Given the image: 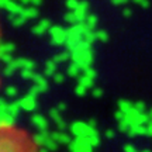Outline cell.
Wrapping results in <instances>:
<instances>
[{"label":"cell","mask_w":152,"mask_h":152,"mask_svg":"<svg viewBox=\"0 0 152 152\" xmlns=\"http://www.w3.org/2000/svg\"><path fill=\"white\" fill-rule=\"evenodd\" d=\"M0 152H38V147L21 131L1 130Z\"/></svg>","instance_id":"1"},{"label":"cell","mask_w":152,"mask_h":152,"mask_svg":"<svg viewBox=\"0 0 152 152\" xmlns=\"http://www.w3.org/2000/svg\"><path fill=\"white\" fill-rule=\"evenodd\" d=\"M71 59L80 66L82 69H85L87 66H92L93 62V51L92 49H77L71 52Z\"/></svg>","instance_id":"2"},{"label":"cell","mask_w":152,"mask_h":152,"mask_svg":"<svg viewBox=\"0 0 152 152\" xmlns=\"http://www.w3.org/2000/svg\"><path fill=\"white\" fill-rule=\"evenodd\" d=\"M71 132L75 138H87V137L92 135H97L99 132L96 128H93L87 123L83 121H76L71 125Z\"/></svg>","instance_id":"3"},{"label":"cell","mask_w":152,"mask_h":152,"mask_svg":"<svg viewBox=\"0 0 152 152\" xmlns=\"http://www.w3.org/2000/svg\"><path fill=\"white\" fill-rule=\"evenodd\" d=\"M124 121L130 127H135V125H147L149 123V115L147 113H138L135 109H132L128 114H125Z\"/></svg>","instance_id":"4"},{"label":"cell","mask_w":152,"mask_h":152,"mask_svg":"<svg viewBox=\"0 0 152 152\" xmlns=\"http://www.w3.org/2000/svg\"><path fill=\"white\" fill-rule=\"evenodd\" d=\"M48 34H49V37H51V42L54 44V45H56V47L66 45V41H68V30L59 27V26H52Z\"/></svg>","instance_id":"5"},{"label":"cell","mask_w":152,"mask_h":152,"mask_svg":"<svg viewBox=\"0 0 152 152\" xmlns=\"http://www.w3.org/2000/svg\"><path fill=\"white\" fill-rule=\"evenodd\" d=\"M94 148L90 145L87 138H75L69 144V151L71 152H93Z\"/></svg>","instance_id":"6"},{"label":"cell","mask_w":152,"mask_h":152,"mask_svg":"<svg viewBox=\"0 0 152 152\" xmlns=\"http://www.w3.org/2000/svg\"><path fill=\"white\" fill-rule=\"evenodd\" d=\"M0 4L6 11L10 13V16H20L24 11V7L16 0H0Z\"/></svg>","instance_id":"7"},{"label":"cell","mask_w":152,"mask_h":152,"mask_svg":"<svg viewBox=\"0 0 152 152\" xmlns=\"http://www.w3.org/2000/svg\"><path fill=\"white\" fill-rule=\"evenodd\" d=\"M9 65H10L14 71H17V69H20V71L31 69V71H34V69H35V62L27 59V58H14V61H13L11 64H9Z\"/></svg>","instance_id":"8"},{"label":"cell","mask_w":152,"mask_h":152,"mask_svg":"<svg viewBox=\"0 0 152 152\" xmlns=\"http://www.w3.org/2000/svg\"><path fill=\"white\" fill-rule=\"evenodd\" d=\"M17 103L20 104V107L24 111H34V110L37 109V97H34L31 94H27V96H24L23 99L17 100Z\"/></svg>","instance_id":"9"},{"label":"cell","mask_w":152,"mask_h":152,"mask_svg":"<svg viewBox=\"0 0 152 152\" xmlns=\"http://www.w3.org/2000/svg\"><path fill=\"white\" fill-rule=\"evenodd\" d=\"M87 11H89V3L85 1V0H82L80 4H79V7L73 11V13H75V16H76V20H77V24H79V23L86 21L87 16H89V13H87Z\"/></svg>","instance_id":"10"},{"label":"cell","mask_w":152,"mask_h":152,"mask_svg":"<svg viewBox=\"0 0 152 152\" xmlns=\"http://www.w3.org/2000/svg\"><path fill=\"white\" fill-rule=\"evenodd\" d=\"M31 123H33L34 127H37L39 131H47L48 130V120L44 117L42 114H33L31 115Z\"/></svg>","instance_id":"11"},{"label":"cell","mask_w":152,"mask_h":152,"mask_svg":"<svg viewBox=\"0 0 152 152\" xmlns=\"http://www.w3.org/2000/svg\"><path fill=\"white\" fill-rule=\"evenodd\" d=\"M51 138L56 141L59 145H68L69 147V144L72 142V138L71 135H68L66 132L64 131H55V132H51Z\"/></svg>","instance_id":"12"},{"label":"cell","mask_w":152,"mask_h":152,"mask_svg":"<svg viewBox=\"0 0 152 152\" xmlns=\"http://www.w3.org/2000/svg\"><path fill=\"white\" fill-rule=\"evenodd\" d=\"M49 138H51V132H47V131H39V132H37V134L33 137V141H34V144H35L38 148H42V147L47 145V142H48Z\"/></svg>","instance_id":"13"},{"label":"cell","mask_w":152,"mask_h":152,"mask_svg":"<svg viewBox=\"0 0 152 152\" xmlns=\"http://www.w3.org/2000/svg\"><path fill=\"white\" fill-rule=\"evenodd\" d=\"M51 30V24H49V20H41L39 23H37L35 26L33 27V33L38 37L44 35L45 33H49Z\"/></svg>","instance_id":"14"},{"label":"cell","mask_w":152,"mask_h":152,"mask_svg":"<svg viewBox=\"0 0 152 152\" xmlns=\"http://www.w3.org/2000/svg\"><path fill=\"white\" fill-rule=\"evenodd\" d=\"M49 115H51V118L56 123V127L59 128V131H64L66 127H68V124H66L65 121L62 120V117H61V111L58 109H52L49 111Z\"/></svg>","instance_id":"15"},{"label":"cell","mask_w":152,"mask_h":152,"mask_svg":"<svg viewBox=\"0 0 152 152\" xmlns=\"http://www.w3.org/2000/svg\"><path fill=\"white\" fill-rule=\"evenodd\" d=\"M128 137L134 138L138 135H148V127L147 125H135V127H131L130 131L127 132Z\"/></svg>","instance_id":"16"},{"label":"cell","mask_w":152,"mask_h":152,"mask_svg":"<svg viewBox=\"0 0 152 152\" xmlns=\"http://www.w3.org/2000/svg\"><path fill=\"white\" fill-rule=\"evenodd\" d=\"M56 62H55L54 59L48 61L47 64H45V68H44V73H45V76H51V77H54L58 72H56Z\"/></svg>","instance_id":"17"},{"label":"cell","mask_w":152,"mask_h":152,"mask_svg":"<svg viewBox=\"0 0 152 152\" xmlns=\"http://www.w3.org/2000/svg\"><path fill=\"white\" fill-rule=\"evenodd\" d=\"M66 71H68V75L71 76V77H76V79H79V77H80V72H83V69H82L77 64L72 62L71 65L68 66V69H66Z\"/></svg>","instance_id":"18"},{"label":"cell","mask_w":152,"mask_h":152,"mask_svg":"<svg viewBox=\"0 0 152 152\" xmlns=\"http://www.w3.org/2000/svg\"><path fill=\"white\" fill-rule=\"evenodd\" d=\"M33 82H34V85H37V86H39L41 89H42L44 92L48 89V80L45 79V76H42V75H38V73H35V76H34V79H33Z\"/></svg>","instance_id":"19"},{"label":"cell","mask_w":152,"mask_h":152,"mask_svg":"<svg viewBox=\"0 0 152 152\" xmlns=\"http://www.w3.org/2000/svg\"><path fill=\"white\" fill-rule=\"evenodd\" d=\"M21 16L24 17V18H27V20H33V18H37V17H38V10H37V7L31 6V7H27V9H24V11H23Z\"/></svg>","instance_id":"20"},{"label":"cell","mask_w":152,"mask_h":152,"mask_svg":"<svg viewBox=\"0 0 152 152\" xmlns=\"http://www.w3.org/2000/svg\"><path fill=\"white\" fill-rule=\"evenodd\" d=\"M77 82H79V85L85 86L86 89H93V87H94V79H92V77H89V76H86V75H82L80 77L77 79Z\"/></svg>","instance_id":"21"},{"label":"cell","mask_w":152,"mask_h":152,"mask_svg":"<svg viewBox=\"0 0 152 152\" xmlns=\"http://www.w3.org/2000/svg\"><path fill=\"white\" fill-rule=\"evenodd\" d=\"M99 23V18L96 14H89L86 18V21H85V24L87 26V28L89 30H92V31H94V28H96V26H97Z\"/></svg>","instance_id":"22"},{"label":"cell","mask_w":152,"mask_h":152,"mask_svg":"<svg viewBox=\"0 0 152 152\" xmlns=\"http://www.w3.org/2000/svg\"><path fill=\"white\" fill-rule=\"evenodd\" d=\"M132 109H134V104L128 102V100H120L118 102V110H121L123 113L128 114Z\"/></svg>","instance_id":"23"},{"label":"cell","mask_w":152,"mask_h":152,"mask_svg":"<svg viewBox=\"0 0 152 152\" xmlns=\"http://www.w3.org/2000/svg\"><path fill=\"white\" fill-rule=\"evenodd\" d=\"M10 21L14 27H21V26H24L28 20L27 18H24V17L20 14V16H10Z\"/></svg>","instance_id":"24"},{"label":"cell","mask_w":152,"mask_h":152,"mask_svg":"<svg viewBox=\"0 0 152 152\" xmlns=\"http://www.w3.org/2000/svg\"><path fill=\"white\" fill-rule=\"evenodd\" d=\"M16 49L13 42H3L0 45V54H13V51Z\"/></svg>","instance_id":"25"},{"label":"cell","mask_w":152,"mask_h":152,"mask_svg":"<svg viewBox=\"0 0 152 152\" xmlns=\"http://www.w3.org/2000/svg\"><path fill=\"white\" fill-rule=\"evenodd\" d=\"M71 58V54L68 52V51H65V52H61V54L55 55L54 56V61L56 62V64H62V62H66V61Z\"/></svg>","instance_id":"26"},{"label":"cell","mask_w":152,"mask_h":152,"mask_svg":"<svg viewBox=\"0 0 152 152\" xmlns=\"http://www.w3.org/2000/svg\"><path fill=\"white\" fill-rule=\"evenodd\" d=\"M64 20H65V23H69L71 26H75V24H77V20H76V16L73 11H68L65 16H64Z\"/></svg>","instance_id":"27"},{"label":"cell","mask_w":152,"mask_h":152,"mask_svg":"<svg viewBox=\"0 0 152 152\" xmlns=\"http://www.w3.org/2000/svg\"><path fill=\"white\" fill-rule=\"evenodd\" d=\"M96 38L99 41H102V42H107L109 41V34L106 33L104 30H99V31H96Z\"/></svg>","instance_id":"28"},{"label":"cell","mask_w":152,"mask_h":152,"mask_svg":"<svg viewBox=\"0 0 152 152\" xmlns=\"http://www.w3.org/2000/svg\"><path fill=\"white\" fill-rule=\"evenodd\" d=\"M34 76H35V72L31 71V69H24V71H21V77L26 79V80H33Z\"/></svg>","instance_id":"29"},{"label":"cell","mask_w":152,"mask_h":152,"mask_svg":"<svg viewBox=\"0 0 152 152\" xmlns=\"http://www.w3.org/2000/svg\"><path fill=\"white\" fill-rule=\"evenodd\" d=\"M80 4V0H66V7L71 11H75Z\"/></svg>","instance_id":"30"},{"label":"cell","mask_w":152,"mask_h":152,"mask_svg":"<svg viewBox=\"0 0 152 152\" xmlns=\"http://www.w3.org/2000/svg\"><path fill=\"white\" fill-rule=\"evenodd\" d=\"M58 145H59L58 142L54 141L52 138H49L48 142H47V145H45V148H47V149H49V152H55L56 149H58Z\"/></svg>","instance_id":"31"},{"label":"cell","mask_w":152,"mask_h":152,"mask_svg":"<svg viewBox=\"0 0 152 152\" xmlns=\"http://www.w3.org/2000/svg\"><path fill=\"white\" fill-rule=\"evenodd\" d=\"M41 93H44V90L39 86H37V85L31 86L30 87V90H28V94H31V96H34V97H37L38 94H41Z\"/></svg>","instance_id":"32"},{"label":"cell","mask_w":152,"mask_h":152,"mask_svg":"<svg viewBox=\"0 0 152 152\" xmlns=\"http://www.w3.org/2000/svg\"><path fill=\"white\" fill-rule=\"evenodd\" d=\"M83 75L89 76V77H92V79H96V76H97V72L94 71L92 66H87V68H85V69H83Z\"/></svg>","instance_id":"33"},{"label":"cell","mask_w":152,"mask_h":152,"mask_svg":"<svg viewBox=\"0 0 152 152\" xmlns=\"http://www.w3.org/2000/svg\"><path fill=\"white\" fill-rule=\"evenodd\" d=\"M4 94L7 97H16L17 96V87L14 86H7L4 90Z\"/></svg>","instance_id":"34"},{"label":"cell","mask_w":152,"mask_h":152,"mask_svg":"<svg viewBox=\"0 0 152 152\" xmlns=\"http://www.w3.org/2000/svg\"><path fill=\"white\" fill-rule=\"evenodd\" d=\"M87 141L90 142V145H92L93 148H96L99 147V144H100V137L97 135H92V137H87Z\"/></svg>","instance_id":"35"},{"label":"cell","mask_w":152,"mask_h":152,"mask_svg":"<svg viewBox=\"0 0 152 152\" xmlns=\"http://www.w3.org/2000/svg\"><path fill=\"white\" fill-rule=\"evenodd\" d=\"M134 109H135L138 113H147V106H145L144 102H135Z\"/></svg>","instance_id":"36"},{"label":"cell","mask_w":152,"mask_h":152,"mask_svg":"<svg viewBox=\"0 0 152 152\" xmlns=\"http://www.w3.org/2000/svg\"><path fill=\"white\" fill-rule=\"evenodd\" d=\"M87 90H89V89H86L85 86H82V85H79V83H77V86L75 87V93L77 94V96H80V97H82V96H85V94H86Z\"/></svg>","instance_id":"37"},{"label":"cell","mask_w":152,"mask_h":152,"mask_svg":"<svg viewBox=\"0 0 152 152\" xmlns=\"http://www.w3.org/2000/svg\"><path fill=\"white\" fill-rule=\"evenodd\" d=\"M130 128H131V127L125 123L124 120L118 123V131H120V132H128V131H130Z\"/></svg>","instance_id":"38"},{"label":"cell","mask_w":152,"mask_h":152,"mask_svg":"<svg viewBox=\"0 0 152 152\" xmlns=\"http://www.w3.org/2000/svg\"><path fill=\"white\" fill-rule=\"evenodd\" d=\"M1 61H3L4 65H9V64H11L14 61V58H13L11 54H1Z\"/></svg>","instance_id":"39"},{"label":"cell","mask_w":152,"mask_h":152,"mask_svg":"<svg viewBox=\"0 0 152 152\" xmlns=\"http://www.w3.org/2000/svg\"><path fill=\"white\" fill-rule=\"evenodd\" d=\"M92 96L93 97H96V99L102 97V96H103V90H102L100 87H93L92 89Z\"/></svg>","instance_id":"40"},{"label":"cell","mask_w":152,"mask_h":152,"mask_svg":"<svg viewBox=\"0 0 152 152\" xmlns=\"http://www.w3.org/2000/svg\"><path fill=\"white\" fill-rule=\"evenodd\" d=\"M135 4L141 6V7H144V9H147V7H149V1L148 0H132Z\"/></svg>","instance_id":"41"},{"label":"cell","mask_w":152,"mask_h":152,"mask_svg":"<svg viewBox=\"0 0 152 152\" xmlns=\"http://www.w3.org/2000/svg\"><path fill=\"white\" fill-rule=\"evenodd\" d=\"M52 79H54L55 83H62V82L65 80V76L62 75V73H56V75H55Z\"/></svg>","instance_id":"42"},{"label":"cell","mask_w":152,"mask_h":152,"mask_svg":"<svg viewBox=\"0 0 152 152\" xmlns=\"http://www.w3.org/2000/svg\"><path fill=\"white\" fill-rule=\"evenodd\" d=\"M114 115H115V118H117V121H123V120L125 118V113H123V111H121V110H117V113L114 114Z\"/></svg>","instance_id":"43"},{"label":"cell","mask_w":152,"mask_h":152,"mask_svg":"<svg viewBox=\"0 0 152 152\" xmlns=\"http://www.w3.org/2000/svg\"><path fill=\"white\" fill-rule=\"evenodd\" d=\"M124 152H137V149H135V147H134V145L127 144V145H124Z\"/></svg>","instance_id":"44"},{"label":"cell","mask_w":152,"mask_h":152,"mask_svg":"<svg viewBox=\"0 0 152 152\" xmlns=\"http://www.w3.org/2000/svg\"><path fill=\"white\" fill-rule=\"evenodd\" d=\"M114 6H124L125 3H128V0H110Z\"/></svg>","instance_id":"45"},{"label":"cell","mask_w":152,"mask_h":152,"mask_svg":"<svg viewBox=\"0 0 152 152\" xmlns=\"http://www.w3.org/2000/svg\"><path fill=\"white\" fill-rule=\"evenodd\" d=\"M106 137H107L109 140L114 138V137H115V132H114V130H107V131H106Z\"/></svg>","instance_id":"46"},{"label":"cell","mask_w":152,"mask_h":152,"mask_svg":"<svg viewBox=\"0 0 152 152\" xmlns=\"http://www.w3.org/2000/svg\"><path fill=\"white\" fill-rule=\"evenodd\" d=\"M123 16L124 17H131L132 16V10H131V9H124V10H123Z\"/></svg>","instance_id":"47"},{"label":"cell","mask_w":152,"mask_h":152,"mask_svg":"<svg viewBox=\"0 0 152 152\" xmlns=\"http://www.w3.org/2000/svg\"><path fill=\"white\" fill-rule=\"evenodd\" d=\"M56 109L59 110L61 113H64V111L66 110V104H65V103H59L58 106H56Z\"/></svg>","instance_id":"48"},{"label":"cell","mask_w":152,"mask_h":152,"mask_svg":"<svg viewBox=\"0 0 152 152\" xmlns=\"http://www.w3.org/2000/svg\"><path fill=\"white\" fill-rule=\"evenodd\" d=\"M147 127H148V135L152 137V120L147 124Z\"/></svg>","instance_id":"49"},{"label":"cell","mask_w":152,"mask_h":152,"mask_svg":"<svg viewBox=\"0 0 152 152\" xmlns=\"http://www.w3.org/2000/svg\"><path fill=\"white\" fill-rule=\"evenodd\" d=\"M41 3H42V0H31V6H34V7L39 6Z\"/></svg>","instance_id":"50"},{"label":"cell","mask_w":152,"mask_h":152,"mask_svg":"<svg viewBox=\"0 0 152 152\" xmlns=\"http://www.w3.org/2000/svg\"><path fill=\"white\" fill-rule=\"evenodd\" d=\"M20 4H31V0H16Z\"/></svg>","instance_id":"51"},{"label":"cell","mask_w":152,"mask_h":152,"mask_svg":"<svg viewBox=\"0 0 152 152\" xmlns=\"http://www.w3.org/2000/svg\"><path fill=\"white\" fill-rule=\"evenodd\" d=\"M87 124L93 127V128H96V120H90V121H87Z\"/></svg>","instance_id":"52"},{"label":"cell","mask_w":152,"mask_h":152,"mask_svg":"<svg viewBox=\"0 0 152 152\" xmlns=\"http://www.w3.org/2000/svg\"><path fill=\"white\" fill-rule=\"evenodd\" d=\"M38 152H49V149H47L45 147H42V148H38Z\"/></svg>","instance_id":"53"},{"label":"cell","mask_w":152,"mask_h":152,"mask_svg":"<svg viewBox=\"0 0 152 152\" xmlns=\"http://www.w3.org/2000/svg\"><path fill=\"white\" fill-rule=\"evenodd\" d=\"M149 118L152 120V109H151V111H149Z\"/></svg>","instance_id":"54"},{"label":"cell","mask_w":152,"mask_h":152,"mask_svg":"<svg viewBox=\"0 0 152 152\" xmlns=\"http://www.w3.org/2000/svg\"><path fill=\"white\" fill-rule=\"evenodd\" d=\"M142 152H151V151H142Z\"/></svg>","instance_id":"55"}]
</instances>
